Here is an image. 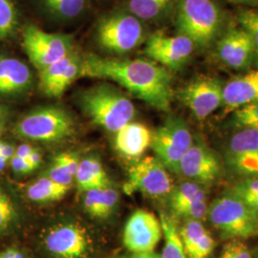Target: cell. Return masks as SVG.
Masks as SVG:
<instances>
[{
	"label": "cell",
	"instance_id": "obj_1",
	"mask_svg": "<svg viewBox=\"0 0 258 258\" xmlns=\"http://www.w3.org/2000/svg\"><path fill=\"white\" fill-rule=\"evenodd\" d=\"M81 78L110 80L157 110L170 111L173 100L171 75L152 60L86 55L83 57Z\"/></svg>",
	"mask_w": 258,
	"mask_h": 258
},
{
	"label": "cell",
	"instance_id": "obj_2",
	"mask_svg": "<svg viewBox=\"0 0 258 258\" xmlns=\"http://www.w3.org/2000/svg\"><path fill=\"white\" fill-rule=\"evenodd\" d=\"M177 35L187 37L195 48L207 49L224 32L225 17L214 0H177Z\"/></svg>",
	"mask_w": 258,
	"mask_h": 258
},
{
	"label": "cell",
	"instance_id": "obj_3",
	"mask_svg": "<svg viewBox=\"0 0 258 258\" xmlns=\"http://www.w3.org/2000/svg\"><path fill=\"white\" fill-rule=\"evenodd\" d=\"M78 103L83 113L98 126L116 133L136 116L133 102L108 84H99L79 93Z\"/></svg>",
	"mask_w": 258,
	"mask_h": 258
},
{
	"label": "cell",
	"instance_id": "obj_4",
	"mask_svg": "<svg viewBox=\"0 0 258 258\" xmlns=\"http://www.w3.org/2000/svg\"><path fill=\"white\" fill-rule=\"evenodd\" d=\"M207 220L223 240H244L258 235V218L228 187L209 206Z\"/></svg>",
	"mask_w": 258,
	"mask_h": 258
},
{
	"label": "cell",
	"instance_id": "obj_5",
	"mask_svg": "<svg viewBox=\"0 0 258 258\" xmlns=\"http://www.w3.org/2000/svg\"><path fill=\"white\" fill-rule=\"evenodd\" d=\"M19 138L39 143H59L75 132V120L68 111L56 106L37 107L23 115L14 125Z\"/></svg>",
	"mask_w": 258,
	"mask_h": 258
},
{
	"label": "cell",
	"instance_id": "obj_6",
	"mask_svg": "<svg viewBox=\"0 0 258 258\" xmlns=\"http://www.w3.org/2000/svg\"><path fill=\"white\" fill-rule=\"evenodd\" d=\"M147 38L143 21L128 11H120L103 17L96 28V40L103 50L124 55L138 48Z\"/></svg>",
	"mask_w": 258,
	"mask_h": 258
},
{
	"label": "cell",
	"instance_id": "obj_7",
	"mask_svg": "<svg viewBox=\"0 0 258 258\" xmlns=\"http://www.w3.org/2000/svg\"><path fill=\"white\" fill-rule=\"evenodd\" d=\"M194 141V135L185 120L168 115L164 122L152 132L150 148L169 172L178 174L179 165Z\"/></svg>",
	"mask_w": 258,
	"mask_h": 258
},
{
	"label": "cell",
	"instance_id": "obj_8",
	"mask_svg": "<svg viewBox=\"0 0 258 258\" xmlns=\"http://www.w3.org/2000/svg\"><path fill=\"white\" fill-rule=\"evenodd\" d=\"M178 175L211 186L226 176L221 153L210 147L202 136L195 135L190 148L180 162Z\"/></svg>",
	"mask_w": 258,
	"mask_h": 258
},
{
	"label": "cell",
	"instance_id": "obj_9",
	"mask_svg": "<svg viewBox=\"0 0 258 258\" xmlns=\"http://www.w3.org/2000/svg\"><path fill=\"white\" fill-rule=\"evenodd\" d=\"M43 246L52 258H89L94 251L90 233L81 223L59 222L44 233Z\"/></svg>",
	"mask_w": 258,
	"mask_h": 258
},
{
	"label": "cell",
	"instance_id": "obj_10",
	"mask_svg": "<svg viewBox=\"0 0 258 258\" xmlns=\"http://www.w3.org/2000/svg\"><path fill=\"white\" fill-rule=\"evenodd\" d=\"M22 46L38 72L74 51L72 36L47 33L35 25L23 29Z\"/></svg>",
	"mask_w": 258,
	"mask_h": 258
},
{
	"label": "cell",
	"instance_id": "obj_11",
	"mask_svg": "<svg viewBox=\"0 0 258 258\" xmlns=\"http://www.w3.org/2000/svg\"><path fill=\"white\" fill-rule=\"evenodd\" d=\"M174 186L169 171L155 156L139 159L129 168L123 192H141L153 199H167Z\"/></svg>",
	"mask_w": 258,
	"mask_h": 258
},
{
	"label": "cell",
	"instance_id": "obj_12",
	"mask_svg": "<svg viewBox=\"0 0 258 258\" xmlns=\"http://www.w3.org/2000/svg\"><path fill=\"white\" fill-rule=\"evenodd\" d=\"M210 194V185L190 180H184L174 184L166 199L169 208L168 213L177 221L204 222L208 218Z\"/></svg>",
	"mask_w": 258,
	"mask_h": 258
},
{
	"label": "cell",
	"instance_id": "obj_13",
	"mask_svg": "<svg viewBox=\"0 0 258 258\" xmlns=\"http://www.w3.org/2000/svg\"><path fill=\"white\" fill-rule=\"evenodd\" d=\"M224 85L219 78L200 76L186 83L177 96L197 120H205L221 107Z\"/></svg>",
	"mask_w": 258,
	"mask_h": 258
},
{
	"label": "cell",
	"instance_id": "obj_14",
	"mask_svg": "<svg viewBox=\"0 0 258 258\" xmlns=\"http://www.w3.org/2000/svg\"><path fill=\"white\" fill-rule=\"evenodd\" d=\"M195 49L192 41L187 37L156 32L148 37L145 53L152 61L167 70L179 71L189 61Z\"/></svg>",
	"mask_w": 258,
	"mask_h": 258
},
{
	"label": "cell",
	"instance_id": "obj_15",
	"mask_svg": "<svg viewBox=\"0 0 258 258\" xmlns=\"http://www.w3.org/2000/svg\"><path fill=\"white\" fill-rule=\"evenodd\" d=\"M215 56L225 67L234 71H249L254 65V49L249 33L242 27H231L215 42Z\"/></svg>",
	"mask_w": 258,
	"mask_h": 258
},
{
	"label": "cell",
	"instance_id": "obj_16",
	"mask_svg": "<svg viewBox=\"0 0 258 258\" xmlns=\"http://www.w3.org/2000/svg\"><path fill=\"white\" fill-rule=\"evenodd\" d=\"M163 231L160 219L152 212L138 210L131 214L125 223L122 243L133 253L154 251Z\"/></svg>",
	"mask_w": 258,
	"mask_h": 258
},
{
	"label": "cell",
	"instance_id": "obj_17",
	"mask_svg": "<svg viewBox=\"0 0 258 258\" xmlns=\"http://www.w3.org/2000/svg\"><path fill=\"white\" fill-rule=\"evenodd\" d=\"M83 57L73 51L39 72L38 86L49 98H58L78 78H81Z\"/></svg>",
	"mask_w": 258,
	"mask_h": 258
},
{
	"label": "cell",
	"instance_id": "obj_18",
	"mask_svg": "<svg viewBox=\"0 0 258 258\" xmlns=\"http://www.w3.org/2000/svg\"><path fill=\"white\" fill-rule=\"evenodd\" d=\"M254 102H258V68L225 83L221 105L225 114Z\"/></svg>",
	"mask_w": 258,
	"mask_h": 258
},
{
	"label": "cell",
	"instance_id": "obj_19",
	"mask_svg": "<svg viewBox=\"0 0 258 258\" xmlns=\"http://www.w3.org/2000/svg\"><path fill=\"white\" fill-rule=\"evenodd\" d=\"M33 74L25 62L16 57L0 56V97H14L27 92Z\"/></svg>",
	"mask_w": 258,
	"mask_h": 258
},
{
	"label": "cell",
	"instance_id": "obj_20",
	"mask_svg": "<svg viewBox=\"0 0 258 258\" xmlns=\"http://www.w3.org/2000/svg\"><path fill=\"white\" fill-rule=\"evenodd\" d=\"M184 251L187 258H211L216 249L217 243L212 233L197 220L183 221L179 227Z\"/></svg>",
	"mask_w": 258,
	"mask_h": 258
},
{
	"label": "cell",
	"instance_id": "obj_21",
	"mask_svg": "<svg viewBox=\"0 0 258 258\" xmlns=\"http://www.w3.org/2000/svg\"><path fill=\"white\" fill-rule=\"evenodd\" d=\"M152 132L144 123L131 121L116 132L115 148L122 156L139 159L150 148Z\"/></svg>",
	"mask_w": 258,
	"mask_h": 258
},
{
	"label": "cell",
	"instance_id": "obj_22",
	"mask_svg": "<svg viewBox=\"0 0 258 258\" xmlns=\"http://www.w3.org/2000/svg\"><path fill=\"white\" fill-rule=\"evenodd\" d=\"M257 149L258 129L232 130L231 136L225 142L222 148L221 155L225 169Z\"/></svg>",
	"mask_w": 258,
	"mask_h": 258
},
{
	"label": "cell",
	"instance_id": "obj_23",
	"mask_svg": "<svg viewBox=\"0 0 258 258\" xmlns=\"http://www.w3.org/2000/svg\"><path fill=\"white\" fill-rule=\"evenodd\" d=\"M83 209L97 219H107L116 212L119 201V191L112 185L94 188L83 192Z\"/></svg>",
	"mask_w": 258,
	"mask_h": 258
},
{
	"label": "cell",
	"instance_id": "obj_24",
	"mask_svg": "<svg viewBox=\"0 0 258 258\" xmlns=\"http://www.w3.org/2000/svg\"><path fill=\"white\" fill-rule=\"evenodd\" d=\"M75 181L81 192L112 184L102 163L95 157H87L81 160Z\"/></svg>",
	"mask_w": 258,
	"mask_h": 258
},
{
	"label": "cell",
	"instance_id": "obj_25",
	"mask_svg": "<svg viewBox=\"0 0 258 258\" xmlns=\"http://www.w3.org/2000/svg\"><path fill=\"white\" fill-rule=\"evenodd\" d=\"M70 189L71 186L57 184L47 176H42L28 184L25 194L34 203H53L61 200Z\"/></svg>",
	"mask_w": 258,
	"mask_h": 258
},
{
	"label": "cell",
	"instance_id": "obj_26",
	"mask_svg": "<svg viewBox=\"0 0 258 258\" xmlns=\"http://www.w3.org/2000/svg\"><path fill=\"white\" fill-rule=\"evenodd\" d=\"M177 0H127V11L142 21L166 19L175 7Z\"/></svg>",
	"mask_w": 258,
	"mask_h": 258
},
{
	"label": "cell",
	"instance_id": "obj_27",
	"mask_svg": "<svg viewBox=\"0 0 258 258\" xmlns=\"http://www.w3.org/2000/svg\"><path fill=\"white\" fill-rule=\"evenodd\" d=\"M159 219L165 238V245L160 253L161 258H187L180 235L178 221L168 212H160Z\"/></svg>",
	"mask_w": 258,
	"mask_h": 258
},
{
	"label": "cell",
	"instance_id": "obj_28",
	"mask_svg": "<svg viewBox=\"0 0 258 258\" xmlns=\"http://www.w3.org/2000/svg\"><path fill=\"white\" fill-rule=\"evenodd\" d=\"M21 214L13 197L0 186V237L8 235L19 227Z\"/></svg>",
	"mask_w": 258,
	"mask_h": 258
},
{
	"label": "cell",
	"instance_id": "obj_29",
	"mask_svg": "<svg viewBox=\"0 0 258 258\" xmlns=\"http://www.w3.org/2000/svg\"><path fill=\"white\" fill-rule=\"evenodd\" d=\"M229 188L239 197L258 218V176L236 180Z\"/></svg>",
	"mask_w": 258,
	"mask_h": 258
},
{
	"label": "cell",
	"instance_id": "obj_30",
	"mask_svg": "<svg viewBox=\"0 0 258 258\" xmlns=\"http://www.w3.org/2000/svg\"><path fill=\"white\" fill-rule=\"evenodd\" d=\"M227 127L235 129H258V102H251L231 112Z\"/></svg>",
	"mask_w": 258,
	"mask_h": 258
},
{
	"label": "cell",
	"instance_id": "obj_31",
	"mask_svg": "<svg viewBox=\"0 0 258 258\" xmlns=\"http://www.w3.org/2000/svg\"><path fill=\"white\" fill-rule=\"evenodd\" d=\"M47 9L56 18L71 19L83 12L85 0H43Z\"/></svg>",
	"mask_w": 258,
	"mask_h": 258
},
{
	"label": "cell",
	"instance_id": "obj_32",
	"mask_svg": "<svg viewBox=\"0 0 258 258\" xmlns=\"http://www.w3.org/2000/svg\"><path fill=\"white\" fill-rule=\"evenodd\" d=\"M18 22V11L13 0H0V38L12 36Z\"/></svg>",
	"mask_w": 258,
	"mask_h": 258
},
{
	"label": "cell",
	"instance_id": "obj_33",
	"mask_svg": "<svg viewBox=\"0 0 258 258\" xmlns=\"http://www.w3.org/2000/svg\"><path fill=\"white\" fill-rule=\"evenodd\" d=\"M240 27L245 29L251 37L254 49V67L258 68V10H241L237 15Z\"/></svg>",
	"mask_w": 258,
	"mask_h": 258
},
{
	"label": "cell",
	"instance_id": "obj_34",
	"mask_svg": "<svg viewBox=\"0 0 258 258\" xmlns=\"http://www.w3.org/2000/svg\"><path fill=\"white\" fill-rule=\"evenodd\" d=\"M218 258H253V255L243 240L233 239L224 245Z\"/></svg>",
	"mask_w": 258,
	"mask_h": 258
},
{
	"label": "cell",
	"instance_id": "obj_35",
	"mask_svg": "<svg viewBox=\"0 0 258 258\" xmlns=\"http://www.w3.org/2000/svg\"><path fill=\"white\" fill-rule=\"evenodd\" d=\"M45 176L57 184H63L67 186H71L75 180L74 177L71 175L58 162H56L55 159L51 166H49Z\"/></svg>",
	"mask_w": 258,
	"mask_h": 258
},
{
	"label": "cell",
	"instance_id": "obj_36",
	"mask_svg": "<svg viewBox=\"0 0 258 258\" xmlns=\"http://www.w3.org/2000/svg\"><path fill=\"white\" fill-rule=\"evenodd\" d=\"M55 161L58 162L65 169L75 178L78 168L80 166V158L72 152H62L55 158Z\"/></svg>",
	"mask_w": 258,
	"mask_h": 258
},
{
	"label": "cell",
	"instance_id": "obj_37",
	"mask_svg": "<svg viewBox=\"0 0 258 258\" xmlns=\"http://www.w3.org/2000/svg\"><path fill=\"white\" fill-rule=\"evenodd\" d=\"M10 166L15 174L19 176L28 175L35 171L36 169L30 165L26 159L20 158L15 154V156L11 159L9 162Z\"/></svg>",
	"mask_w": 258,
	"mask_h": 258
},
{
	"label": "cell",
	"instance_id": "obj_38",
	"mask_svg": "<svg viewBox=\"0 0 258 258\" xmlns=\"http://www.w3.org/2000/svg\"><path fill=\"white\" fill-rule=\"evenodd\" d=\"M16 154V148L9 143L0 141V156L11 161V159Z\"/></svg>",
	"mask_w": 258,
	"mask_h": 258
},
{
	"label": "cell",
	"instance_id": "obj_39",
	"mask_svg": "<svg viewBox=\"0 0 258 258\" xmlns=\"http://www.w3.org/2000/svg\"><path fill=\"white\" fill-rule=\"evenodd\" d=\"M34 150H35V148H33L30 144L24 143V144L19 145L18 148H16V155L27 160Z\"/></svg>",
	"mask_w": 258,
	"mask_h": 258
},
{
	"label": "cell",
	"instance_id": "obj_40",
	"mask_svg": "<svg viewBox=\"0 0 258 258\" xmlns=\"http://www.w3.org/2000/svg\"><path fill=\"white\" fill-rule=\"evenodd\" d=\"M27 161L30 163L31 166H33L35 169H37V167L40 166L41 162H42V155H41V153L37 149L35 148L33 153L28 158Z\"/></svg>",
	"mask_w": 258,
	"mask_h": 258
},
{
	"label": "cell",
	"instance_id": "obj_41",
	"mask_svg": "<svg viewBox=\"0 0 258 258\" xmlns=\"http://www.w3.org/2000/svg\"><path fill=\"white\" fill-rule=\"evenodd\" d=\"M0 258H26L25 255L18 249L10 248L0 252Z\"/></svg>",
	"mask_w": 258,
	"mask_h": 258
},
{
	"label": "cell",
	"instance_id": "obj_42",
	"mask_svg": "<svg viewBox=\"0 0 258 258\" xmlns=\"http://www.w3.org/2000/svg\"><path fill=\"white\" fill-rule=\"evenodd\" d=\"M119 258H161L160 253H157L155 251L150 252H141V253H133L130 252L126 255H121Z\"/></svg>",
	"mask_w": 258,
	"mask_h": 258
},
{
	"label": "cell",
	"instance_id": "obj_43",
	"mask_svg": "<svg viewBox=\"0 0 258 258\" xmlns=\"http://www.w3.org/2000/svg\"><path fill=\"white\" fill-rule=\"evenodd\" d=\"M9 117V107L3 103H0V121L8 120Z\"/></svg>",
	"mask_w": 258,
	"mask_h": 258
},
{
	"label": "cell",
	"instance_id": "obj_44",
	"mask_svg": "<svg viewBox=\"0 0 258 258\" xmlns=\"http://www.w3.org/2000/svg\"><path fill=\"white\" fill-rule=\"evenodd\" d=\"M232 4H239V5H249V6H253L257 5L258 0H228Z\"/></svg>",
	"mask_w": 258,
	"mask_h": 258
},
{
	"label": "cell",
	"instance_id": "obj_45",
	"mask_svg": "<svg viewBox=\"0 0 258 258\" xmlns=\"http://www.w3.org/2000/svg\"><path fill=\"white\" fill-rule=\"evenodd\" d=\"M8 164H9L8 160H6L3 157L0 156V173L5 170V168H6V166H7Z\"/></svg>",
	"mask_w": 258,
	"mask_h": 258
},
{
	"label": "cell",
	"instance_id": "obj_46",
	"mask_svg": "<svg viewBox=\"0 0 258 258\" xmlns=\"http://www.w3.org/2000/svg\"><path fill=\"white\" fill-rule=\"evenodd\" d=\"M7 120H1V121H0V138H1V136L3 135V133H4L5 130H6Z\"/></svg>",
	"mask_w": 258,
	"mask_h": 258
},
{
	"label": "cell",
	"instance_id": "obj_47",
	"mask_svg": "<svg viewBox=\"0 0 258 258\" xmlns=\"http://www.w3.org/2000/svg\"><path fill=\"white\" fill-rule=\"evenodd\" d=\"M252 255H253V258H258V246L255 248V249L252 251Z\"/></svg>",
	"mask_w": 258,
	"mask_h": 258
}]
</instances>
